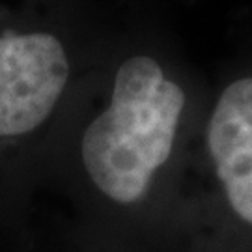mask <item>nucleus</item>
<instances>
[{
    "label": "nucleus",
    "mask_w": 252,
    "mask_h": 252,
    "mask_svg": "<svg viewBox=\"0 0 252 252\" xmlns=\"http://www.w3.org/2000/svg\"><path fill=\"white\" fill-rule=\"evenodd\" d=\"M122 41L105 105L82 129L79 155L103 196L131 206L148 196L178 155L192 97L161 39L136 34Z\"/></svg>",
    "instance_id": "1"
},
{
    "label": "nucleus",
    "mask_w": 252,
    "mask_h": 252,
    "mask_svg": "<svg viewBox=\"0 0 252 252\" xmlns=\"http://www.w3.org/2000/svg\"><path fill=\"white\" fill-rule=\"evenodd\" d=\"M99 39L81 0H0V138L45 126L69 90L81 47Z\"/></svg>",
    "instance_id": "2"
},
{
    "label": "nucleus",
    "mask_w": 252,
    "mask_h": 252,
    "mask_svg": "<svg viewBox=\"0 0 252 252\" xmlns=\"http://www.w3.org/2000/svg\"><path fill=\"white\" fill-rule=\"evenodd\" d=\"M206 150L232 211L252 226V69L219 92L206 124Z\"/></svg>",
    "instance_id": "3"
}]
</instances>
